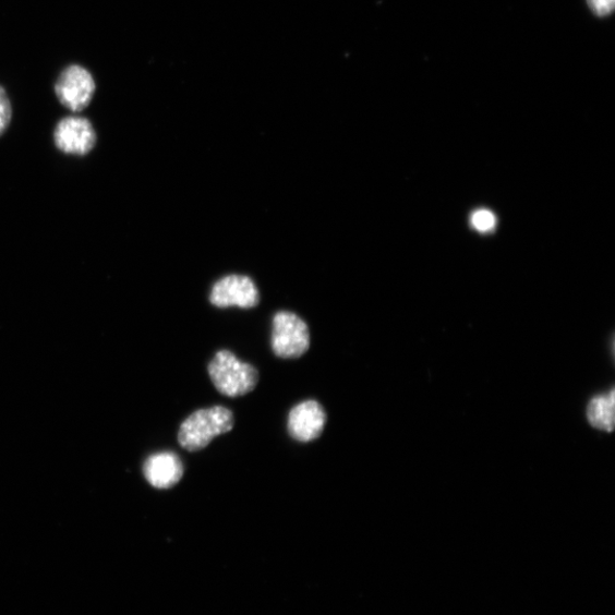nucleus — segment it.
Segmentation results:
<instances>
[{"mask_svg": "<svg viewBox=\"0 0 615 615\" xmlns=\"http://www.w3.org/2000/svg\"><path fill=\"white\" fill-rule=\"evenodd\" d=\"M234 415L222 406L196 410L189 417L178 432V443L191 451L207 448L218 435L232 431Z\"/></svg>", "mask_w": 615, "mask_h": 615, "instance_id": "nucleus-1", "label": "nucleus"}, {"mask_svg": "<svg viewBox=\"0 0 615 615\" xmlns=\"http://www.w3.org/2000/svg\"><path fill=\"white\" fill-rule=\"evenodd\" d=\"M208 372L215 388L230 398L252 393L260 382V372L251 364L239 361L238 357L228 350L215 354Z\"/></svg>", "mask_w": 615, "mask_h": 615, "instance_id": "nucleus-2", "label": "nucleus"}, {"mask_svg": "<svg viewBox=\"0 0 615 615\" xmlns=\"http://www.w3.org/2000/svg\"><path fill=\"white\" fill-rule=\"evenodd\" d=\"M311 347V333L308 325L291 312H279L273 319L272 348L284 359L303 355Z\"/></svg>", "mask_w": 615, "mask_h": 615, "instance_id": "nucleus-3", "label": "nucleus"}, {"mask_svg": "<svg viewBox=\"0 0 615 615\" xmlns=\"http://www.w3.org/2000/svg\"><path fill=\"white\" fill-rule=\"evenodd\" d=\"M96 92L92 73L81 65L65 68L56 84V94L61 105L76 113L85 110Z\"/></svg>", "mask_w": 615, "mask_h": 615, "instance_id": "nucleus-4", "label": "nucleus"}, {"mask_svg": "<svg viewBox=\"0 0 615 615\" xmlns=\"http://www.w3.org/2000/svg\"><path fill=\"white\" fill-rule=\"evenodd\" d=\"M210 302L217 308L239 306L251 310L260 304L261 294L250 277L229 275L214 286Z\"/></svg>", "mask_w": 615, "mask_h": 615, "instance_id": "nucleus-5", "label": "nucleus"}, {"mask_svg": "<svg viewBox=\"0 0 615 615\" xmlns=\"http://www.w3.org/2000/svg\"><path fill=\"white\" fill-rule=\"evenodd\" d=\"M55 142L62 153L84 157L95 147L97 136L88 119L67 117L56 126Z\"/></svg>", "mask_w": 615, "mask_h": 615, "instance_id": "nucleus-6", "label": "nucleus"}, {"mask_svg": "<svg viewBox=\"0 0 615 615\" xmlns=\"http://www.w3.org/2000/svg\"><path fill=\"white\" fill-rule=\"evenodd\" d=\"M326 421L324 407L316 400H305L291 409L288 431L294 441L311 443L321 437Z\"/></svg>", "mask_w": 615, "mask_h": 615, "instance_id": "nucleus-7", "label": "nucleus"}, {"mask_svg": "<svg viewBox=\"0 0 615 615\" xmlns=\"http://www.w3.org/2000/svg\"><path fill=\"white\" fill-rule=\"evenodd\" d=\"M144 475L154 489L170 490L182 480L184 465L174 453L154 454L145 461Z\"/></svg>", "mask_w": 615, "mask_h": 615, "instance_id": "nucleus-8", "label": "nucleus"}, {"mask_svg": "<svg viewBox=\"0 0 615 615\" xmlns=\"http://www.w3.org/2000/svg\"><path fill=\"white\" fill-rule=\"evenodd\" d=\"M614 390L596 395L587 405V419L598 430L612 432L614 429Z\"/></svg>", "mask_w": 615, "mask_h": 615, "instance_id": "nucleus-9", "label": "nucleus"}, {"mask_svg": "<svg viewBox=\"0 0 615 615\" xmlns=\"http://www.w3.org/2000/svg\"><path fill=\"white\" fill-rule=\"evenodd\" d=\"M496 217L490 210H477L471 217L472 226L481 233H489L496 227Z\"/></svg>", "mask_w": 615, "mask_h": 615, "instance_id": "nucleus-10", "label": "nucleus"}, {"mask_svg": "<svg viewBox=\"0 0 615 615\" xmlns=\"http://www.w3.org/2000/svg\"><path fill=\"white\" fill-rule=\"evenodd\" d=\"M12 120V106L5 89L0 86V136H2Z\"/></svg>", "mask_w": 615, "mask_h": 615, "instance_id": "nucleus-11", "label": "nucleus"}, {"mask_svg": "<svg viewBox=\"0 0 615 615\" xmlns=\"http://www.w3.org/2000/svg\"><path fill=\"white\" fill-rule=\"evenodd\" d=\"M589 9L599 17L608 16L615 8V0H587Z\"/></svg>", "mask_w": 615, "mask_h": 615, "instance_id": "nucleus-12", "label": "nucleus"}]
</instances>
